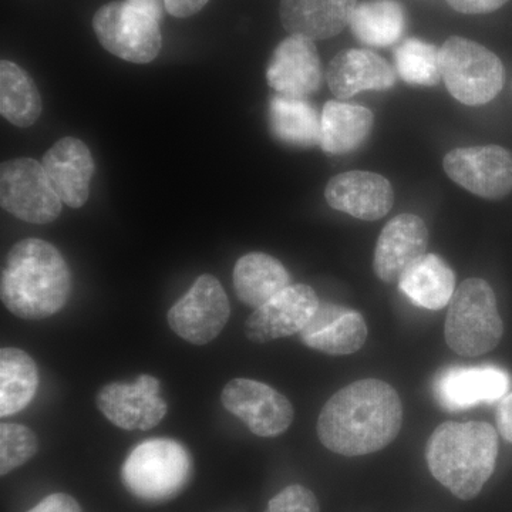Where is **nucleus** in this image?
<instances>
[{"mask_svg":"<svg viewBox=\"0 0 512 512\" xmlns=\"http://www.w3.org/2000/svg\"><path fill=\"white\" fill-rule=\"evenodd\" d=\"M399 288L414 305L440 311L456 292V275L439 255L426 254L406 269Z\"/></svg>","mask_w":512,"mask_h":512,"instance_id":"nucleus-22","label":"nucleus"},{"mask_svg":"<svg viewBox=\"0 0 512 512\" xmlns=\"http://www.w3.org/2000/svg\"><path fill=\"white\" fill-rule=\"evenodd\" d=\"M403 404L383 380L363 379L343 387L323 406L318 419L320 443L340 456L376 453L399 436Z\"/></svg>","mask_w":512,"mask_h":512,"instance_id":"nucleus-1","label":"nucleus"},{"mask_svg":"<svg viewBox=\"0 0 512 512\" xmlns=\"http://www.w3.org/2000/svg\"><path fill=\"white\" fill-rule=\"evenodd\" d=\"M42 165L63 204L70 208L86 204L96 167L89 147L82 140L64 137L57 141L46 151Z\"/></svg>","mask_w":512,"mask_h":512,"instance_id":"nucleus-19","label":"nucleus"},{"mask_svg":"<svg viewBox=\"0 0 512 512\" xmlns=\"http://www.w3.org/2000/svg\"><path fill=\"white\" fill-rule=\"evenodd\" d=\"M394 64L404 82L413 86H436L443 79L440 50L416 37H410L397 46Z\"/></svg>","mask_w":512,"mask_h":512,"instance_id":"nucleus-29","label":"nucleus"},{"mask_svg":"<svg viewBox=\"0 0 512 512\" xmlns=\"http://www.w3.org/2000/svg\"><path fill=\"white\" fill-rule=\"evenodd\" d=\"M28 512H83L80 504L72 495L56 493L47 495Z\"/></svg>","mask_w":512,"mask_h":512,"instance_id":"nucleus-32","label":"nucleus"},{"mask_svg":"<svg viewBox=\"0 0 512 512\" xmlns=\"http://www.w3.org/2000/svg\"><path fill=\"white\" fill-rule=\"evenodd\" d=\"M325 198L333 210L345 212L357 220L376 221L392 210L394 191L382 175L348 171L329 181Z\"/></svg>","mask_w":512,"mask_h":512,"instance_id":"nucleus-16","label":"nucleus"},{"mask_svg":"<svg viewBox=\"0 0 512 512\" xmlns=\"http://www.w3.org/2000/svg\"><path fill=\"white\" fill-rule=\"evenodd\" d=\"M508 0H447L448 5L464 15H483L503 8Z\"/></svg>","mask_w":512,"mask_h":512,"instance_id":"nucleus-33","label":"nucleus"},{"mask_svg":"<svg viewBox=\"0 0 512 512\" xmlns=\"http://www.w3.org/2000/svg\"><path fill=\"white\" fill-rule=\"evenodd\" d=\"M101 46L126 62H153L163 46L160 20L127 0L101 6L93 18Z\"/></svg>","mask_w":512,"mask_h":512,"instance_id":"nucleus-7","label":"nucleus"},{"mask_svg":"<svg viewBox=\"0 0 512 512\" xmlns=\"http://www.w3.org/2000/svg\"><path fill=\"white\" fill-rule=\"evenodd\" d=\"M454 183L487 200L512 191V154L500 146L456 148L443 161Z\"/></svg>","mask_w":512,"mask_h":512,"instance_id":"nucleus-11","label":"nucleus"},{"mask_svg":"<svg viewBox=\"0 0 512 512\" xmlns=\"http://www.w3.org/2000/svg\"><path fill=\"white\" fill-rule=\"evenodd\" d=\"M266 80L272 89L285 96L305 99L318 92L322 64L313 40L296 35L282 40L269 60Z\"/></svg>","mask_w":512,"mask_h":512,"instance_id":"nucleus-14","label":"nucleus"},{"mask_svg":"<svg viewBox=\"0 0 512 512\" xmlns=\"http://www.w3.org/2000/svg\"><path fill=\"white\" fill-rule=\"evenodd\" d=\"M72 293V274L59 249L28 238L10 249L3 266L0 298L20 319H46L62 311Z\"/></svg>","mask_w":512,"mask_h":512,"instance_id":"nucleus-2","label":"nucleus"},{"mask_svg":"<svg viewBox=\"0 0 512 512\" xmlns=\"http://www.w3.org/2000/svg\"><path fill=\"white\" fill-rule=\"evenodd\" d=\"M232 278L239 301L255 309L291 286V276L285 266L274 256L262 252L239 258Z\"/></svg>","mask_w":512,"mask_h":512,"instance_id":"nucleus-23","label":"nucleus"},{"mask_svg":"<svg viewBox=\"0 0 512 512\" xmlns=\"http://www.w3.org/2000/svg\"><path fill=\"white\" fill-rule=\"evenodd\" d=\"M128 493L146 503H164L180 495L190 483V451L173 439H151L138 444L121 467Z\"/></svg>","mask_w":512,"mask_h":512,"instance_id":"nucleus-4","label":"nucleus"},{"mask_svg":"<svg viewBox=\"0 0 512 512\" xmlns=\"http://www.w3.org/2000/svg\"><path fill=\"white\" fill-rule=\"evenodd\" d=\"M160 392L156 377L141 375L134 383L114 382L104 386L97 394V406L120 429L151 430L167 414V403Z\"/></svg>","mask_w":512,"mask_h":512,"instance_id":"nucleus-12","label":"nucleus"},{"mask_svg":"<svg viewBox=\"0 0 512 512\" xmlns=\"http://www.w3.org/2000/svg\"><path fill=\"white\" fill-rule=\"evenodd\" d=\"M441 76L448 92L467 106H483L504 86L500 57L480 43L453 36L440 49Z\"/></svg>","mask_w":512,"mask_h":512,"instance_id":"nucleus-6","label":"nucleus"},{"mask_svg":"<svg viewBox=\"0 0 512 512\" xmlns=\"http://www.w3.org/2000/svg\"><path fill=\"white\" fill-rule=\"evenodd\" d=\"M210 0H163L165 10L174 18H190L200 12Z\"/></svg>","mask_w":512,"mask_h":512,"instance_id":"nucleus-34","label":"nucleus"},{"mask_svg":"<svg viewBox=\"0 0 512 512\" xmlns=\"http://www.w3.org/2000/svg\"><path fill=\"white\" fill-rule=\"evenodd\" d=\"M329 89L340 100L357 93L384 92L396 84V74L383 57L363 49L343 50L333 57L326 72Z\"/></svg>","mask_w":512,"mask_h":512,"instance_id":"nucleus-20","label":"nucleus"},{"mask_svg":"<svg viewBox=\"0 0 512 512\" xmlns=\"http://www.w3.org/2000/svg\"><path fill=\"white\" fill-rule=\"evenodd\" d=\"M373 121L366 107L328 101L320 117V147L329 154L352 153L369 137Z\"/></svg>","mask_w":512,"mask_h":512,"instance_id":"nucleus-24","label":"nucleus"},{"mask_svg":"<svg viewBox=\"0 0 512 512\" xmlns=\"http://www.w3.org/2000/svg\"><path fill=\"white\" fill-rule=\"evenodd\" d=\"M0 113L22 128L33 126L42 114V99L32 77L9 60L0 63Z\"/></svg>","mask_w":512,"mask_h":512,"instance_id":"nucleus-28","label":"nucleus"},{"mask_svg":"<svg viewBox=\"0 0 512 512\" xmlns=\"http://www.w3.org/2000/svg\"><path fill=\"white\" fill-rule=\"evenodd\" d=\"M497 456V430L483 421H446L433 431L426 446L430 473L464 501L481 493L493 476Z\"/></svg>","mask_w":512,"mask_h":512,"instance_id":"nucleus-3","label":"nucleus"},{"mask_svg":"<svg viewBox=\"0 0 512 512\" xmlns=\"http://www.w3.org/2000/svg\"><path fill=\"white\" fill-rule=\"evenodd\" d=\"M503 333L493 288L484 279H466L448 303L444 326L448 348L461 356H481L497 348Z\"/></svg>","mask_w":512,"mask_h":512,"instance_id":"nucleus-5","label":"nucleus"},{"mask_svg":"<svg viewBox=\"0 0 512 512\" xmlns=\"http://www.w3.org/2000/svg\"><path fill=\"white\" fill-rule=\"evenodd\" d=\"M319 305L318 295L311 286H288L264 306L255 309L245 323V335L251 342L266 343L301 333Z\"/></svg>","mask_w":512,"mask_h":512,"instance_id":"nucleus-13","label":"nucleus"},{"mask_svg":"<svg viewBox=\"0 0 512 512\" xmlns=\"http://www.w3.org/2000/svg\"><path fill=\"white\" fill-rule=\"evenodd\" d=\"M39 440L22 424H0V474L3 477L36 456Z\"/></svg>","mask_w":512,"mask_h":512,"instance_id":"nucleus-30","label":"nucleus"},{"mask_svg":"<svg viewBox=\"0 0 512 512\" xmlns=\"http://www.w3.org/2000/svg\"><path fill=\"white\" fill-rule=\"evenodd\" d=\"M39 387L35 360L16 348L0 350V416L22 412L32 402Z\"/></svg>","mask_w":512,"mask_h":512,"instance_id":"nucleus-26","label":"nucleus"},{"mask_svg":"<svg viewBox=\"0 0 512 512\" xmlns=\"http://www.w3.org/2000/svg\"><path fill=\"white\" fill-rule=\"evenodd\" d=\"M510 384V375L500 367H451L437 377L434 392L444 409L463 410L478 403L497 402Z\"/></svg>","mask_w":512,"mask_h":512,"instance_id":"nucleus-18","label":"nucleus"},{"mask_svg":"<svg viewBox=\"0 0 512 512\" xmlns=\"http://www.w3.org/2000/svg\"><path fill=\"white\" fill-rule=\"evenodd\" d=\"M357 0H281L279 16L291 35L325 40L350 23Z\"/></svg>","mask_w":512,"mask_h":512,"instance_id":"nucleus-21","label":"nucleus"},{"mask_svg":"<svg viewBox=\"0 0 512 512\" xmlns=\"http://www.w3.org/2000/svg\"><path fill=\"white\" fill-rule=\"evenodd\" d=\"M299 336L303 345L326 355H353L365 346L367 325L362 313L326 302L320 303Z\"/></svg>","mask_w":512,"mask_h":512,"instance_id":"nucleus-17","label":"nucleus"},{"mask_svg":"<svg viewBox=\"0 0 512 512\" xmlns=\"http://www.w3.org/2000/svg\"><path fill=\"white\" fill-rule=\"evenodd\" d=\"M2 208L30 224H50L62 214L63 202L45 168L33 158H13L0 168Z\"/></svg>","mask_w":512,"mask_h":512,"instance_id":"nucleus-8","label":"nucleus"},{"mask_svg":"<svg viewBox=\"0 0 512 512\" xmlns=\"http://www.w3.org/2000/svg\"><path fill=\"white\" fill-rule=\"evenodd\" d=\"M495 419H497L498 433H500L508 443H512V393L501 400L497 414H495Z\"/></svg>","mask_w":512,"mask_h":512,"instance_id":"nucleus-35","label":"nucleus"},{"mask_svg":"<svg viewBox=\"0 0 512 512\" xmlns=\"http://www.w3.org/2000/svg\"><path fill=\"white\" fill-rule=\"evenodd\" d=\"M221 402L255 436H281L293 421V406L284 394L256 380L232 379L222 390Z\"/></svg>","mask_w":512,"mask_h":512,"instance_id":"nucleus-10","label":"nucleus"},{"mask_svg":"<svg viewBox=\"0 0 512 512\" xmlns=\"http://www.w3.org/2000/svg\"><path fill=\"white\" fill-rule=\"evenodd\" d=\"M316 495L303 485H289L275 495L265 512H319Z\"/></svg>","mask_w":512,"mask_h":512,"instance_id":"nucleus-31","label":"nucleus"},{"mask_svg":"<svg viewBox=\"0 0 512 512\" xmlns=\"http://www.w3.org/2000/svg\"><path fill=\"white\" fill-rule=\"evenodd\" d=\"M231 315L228 296L215 276H198L168 312V325L192 345H207L217 338Z\"/></svg>","mask_w":512,"mask_h":512,"instance_id":"nucleus-9","label":"nucleus"},{"mask_svg":"<svg viewBox=\"0 0 512 512\" xmlns=\"http://www.w3.org/2000/svg\"><path fill=\"white\" fill-rule=\"evenodd\" d=\"M269 126L282 143L312 147L320 143L318 111L301 97L276 94L269 103Z\"/></svg>","mask_w":512,"mask_h":512,"instance_id":"nucleus-25","label":"nucleus"},{"mask_svg":"<svg viewBox=\"0 0 512 512\" xmlns=\"http://www.w3.org/2000/svg\"><path fill=\"white\" fill-rule=\"evenodd\" d=\"M131 5L137 6V8L146 10L147 13L153 15L154 18L160 20L163 19V5L161 0H127Z\"/></svg>","mask_w":512,"mask_h":512,"instance_id":"nucleus-36","label":"nucleus"},{"mask_svg":"<svg viewBox=\"0 0 512 512\" xmlns=\"http://www.w3.org/2000/svg\"><path fill=\"white\" fill-rule=\"evenodd\" d=\"M429 229L414 214H400L387 222L377 239L373 269L380 281L399 282L406 269L427 254Z\"/></svg>","mask_w":512,"mask_h":512,"instance_id":"nucleus-15","label":"nucleus"},{"mask_svg":"<svg viewBox=\"0 0 512 512\" xmlns=\"http://www.w3.org/2000/svg\"><path fill=\"white\" fill-rule=\"evenodd\" d=\"M350 29L363 45L387 47L406 30V13L397 0H366L356 6Z\"/></svg>","mask_w":512,"mask_h":512,"instance_id":"nucleus-27","label":"nucleus"}]
</instances>
